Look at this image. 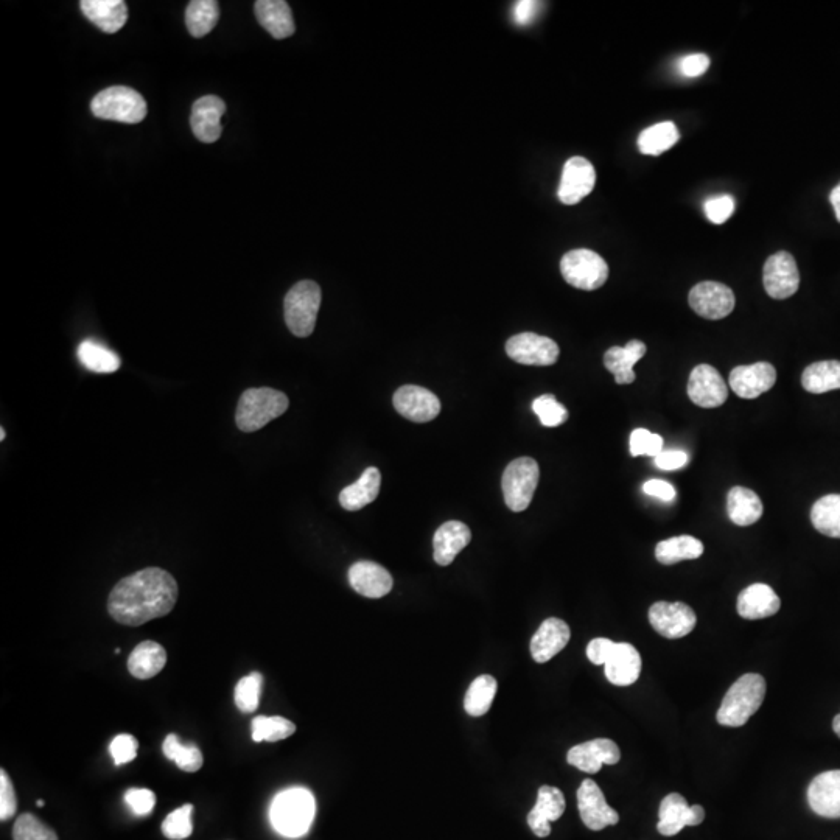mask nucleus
<instances>
[{"mask_svg":"<svg viewBox=\"0 0 840 840\" xmlns=\"http://www.w3.org/2000/svg\"><path fill=\"white\" fill-rule=\"evenodd\" d=\"M178 593L172 574L162 568H145L126 576L112 588L109 615L125 626H142L172 612Z\"/></svg>","mask_w":840,"mask_h":840,"instance_id":"obj_1","label":"nucleus"},{"mask_svg":"<svg viewBox=\"0 0 840 840\" xmlns=\"http://www.w3.org/2000/svg\"><path fill=\"white\" fill-rule=\"evenodd\" d=\"M766 680L760 674L750 672L739 677L725 694L719 708V724L724 727H742L753 714L760 710L766 697Z\"/></svg>","mask_w":840,"mask_h":840,"instance_id":"obj_2","label":"nucleus"},{"mask_svg":"<svg viewBox=\"0 0 840 840\" xmlns=\"http://www.w3.org/2000/svg\"><path fill=\"white\" fill-rule=\"evenodd\" d=\"M315 809V798L308 789H287L277 794L271 803V825L282 836H304L312 825Z\"/></svg>","mask_w":840,"mask_h":840,"instance_id":"obj_3","label":"nucleus"},{"mask_svg":"<svg viewBox=\"0 0 840 840\" xmlns=\"http://www.w3.org/2000/svg\"><path fill=\"white\" fill-rule=\"evenodd\" d=\"M290 400L273 388L246 389L238 400L235 422L245 433H254L288 410Z\"/></svg>","mask_w":840,"mask_h":840,"instance_id":"obj_4","label":"nucleus"},{"mask_svg":"<svg viewBox=\"0 0 840 840\" xmlns=\"http://www.w3.org/2000/svg\"><path fill=\"white\" fill-rule=\"evenodd\" d=\"M321 299V288L313 280H301L288 291L284 301L285 322L294 336L312 335Z\"/></svg>","mask_w":840,"mask_h":840,"instance_id":"obj_5","label":"nucleus"},{"mask_svg":"<svg viewBox=\"0 0 840 840\" xmlns=\"http://www.w3.org/2000/svg\"><path fill=\"white\" fill-rule=\"evenodd\" d=\"M91 111L98 119L139 123L147 117V102L134 89L111 86L95 95Z\"/></svg>","mask_w":840,"mask_h":840,"instance_id":"obj_6","label":"nucleus"},{"mask_svg":"<svg viewBox=\"0 0 840 840\" xmlns=\"http://www.w3.org/2000/svg\"><path fill=\"white\" fill-rule=\"evenodd\" d=\"M560 273L571 287L593 291L606 284L609 265L595 251L573 249L560 260Z\"/></svg>","mask_w":840,"mask_h":840,"instance_id":"obj_7","label":"nucleus"},{"mask_svg":"<svg viewBox=\"0 0 840 840\" xmlns=\"http://www.w3.org/2000/svg\"><path fill=\"white\" fill-rule=\"evenodd\" d=\"M539 464L532 458H518L512 461L503 473L504 501L511 511L522 512L528 509L539 484Z\"/></svg>","mask_w":840,"mask_h":840,"instance_id":"obj_8","label":"nucleus"},{"mask_svg":"<svg viewBox=\"0 0 840 840\" xmlns=\"http://www.w3.org/2000/svg\"><path fill=\"white\" fill-rule=\"evenodd\" d=\"M506 354L525 366H553L559 360L560 349L548 336L525 332L509 338Z\"/></svg>","mask_w":840,"mask_h":840,"instance_id":"obj_9","label":"nucleus"},{"mask_svg":"<svg viewBox=\"0 0 840 840\" xmlns=\"http://www.w3.org/2000/svg\"><path fill=\"white\" fill-rule=\"evenodd\" d=\"M688 302L697 315L711 321H718V319L727 318L733 312L736 298L732 288L721 282L707 280L691 288Z\"/></svg>","mask_w":840,"mask_h":840,"instance_id":"obj_10","label":"nucleus"},{"mask_svg":"<svg viewBox=\"0 0 840 840\" xmlns=\"http://www.w3.org/2000/svg\"><path fill=\"white\" fill-rule=\"evenodd\" d=\"M649 623L657 634L669 640H677L693 632L697 616L683 602L660 601L649 609Z\"/></svg>","mask_w":840,"mask_h":840,"instance_id":"obj_11","label":"nucleus"},{"mask_svg":"<svg viewBox=\"0 0 840 840\" xmlns=\"http://www.w3.org/2000/svg\"><path fill=\"white\" fill-rule=\"evenodd\" d=\"M763 284L770 298L788 299L800 287V273L794 257L786 251L777 252L764 263Z\"/></svg>","mask_w":840,"mask_h":840,"instance_id":"obj_12","label":"nucleus"},{"mask_svg":"<svg viewBox=\"0 0 840 840\" xmlns=\"http://www.w3.org/2000/svg\"><path fill=\"white\" fill-rule=\"evenodd\" d=\"M595 186L596 172L592 162L582 156H574L565 162L557 196L560 203L574 206L590 195Z\"/></svg>","mask_w":840,"mask_h":840,"instance_id":"obj_13","label":"nucleus"},{"mask_svg":"<svg viewBox=\"0 0 840 840\" xmlns=\"http://www.w3.org/2000/svg\"><path fill=\"white\" fill-rule=\"evenodd\" d=\"M392 403L400 416L417 424L431 422L441 413V400L422 386H402L392 397Z\"/></svg>","mask_w":840,"mask_h":840,"instance_id":"obj_14","label":"nucleus"},{"mask_svg":"<svg viewBox=\"0 0 840 840\" xmlns=\"http://www.w3.org/2000/svg\"><path fill=\"white\" fill-rule=\"evenodd\" d=\"M578 809L588 830L601 831L620 822V814L610 808L601 788L593 780H584L579 786Z\"/></svg>","mask_w":840,"mask_h":840,"instance_id":"obj_15","label":"nucleus"},{"mask_svg":"<svg viewBox=\"0 0 840 840\" xmlns=\"http://www.w3.org/2000/svg\"><path fill=\"white\" fill-rule=\"evenodd\" d=\"M688 397L700 408H718L727 402L728 386L710 364H699L688 380Z\"/></svg>","mask_w":840,"mask_h":840,"instance_id":"obj_16","label":"nucleus"},{"mask_svg":"<svg viewBox=\"0 0 840 840\" xmlns=\"http://www.w3.org/2000/svg\"><path fill=\"white\" fill-rule=\"evenodd\" d=\"M658 817V833L676 836L685 826H697L704 822L705 809L700 805H688L683 795L669 794L662 800Z\"/></svg>","mask_w":840,"mask_h":840,"instance_id":"obj_17","label":"nucleus"},{"mask_svg":"<svg viewBox=\"0 0 840 840\" xmlns=\"http://www.w3.org/2000/svg\"><path fill=\"white\" fill-rule=\"evenodd\" d=\"M775 382H777V371L766 361L749 364V366H738L730 372V378H728V385L741 399H756L770 388H774Z\"/></svg>","mask_w":840,"mask_h":840,"instance_id":"obj_18","label":"nucleus"},{"mask_svg":"<svg viewBox=\"0 0 840 840\" xmlns=\"http://www.w3.org/2000/svg\"><path fill=\"white\" fill-rule=\"evenodd\" d=\"M620 747L612 739L599 738L578 744L567 755L568 764L587 774H598L604 764L620 763Z\"/></svg>","mask_w":840,"mask_h":840,"instance_id":"obj_19","label":"nucleus"},{"mask_svg":"<svg viewBox=\"0 0 840 840\" xmlns=\"http://www.w3.org/2000/svg\"><path fill=\"white\" fill-rule=\"evenodd\" d=\"M226 112V103L217 95H206L193 103L190 126L196 139L204 144H214L221 137V117Z\"/></svg>","mask_w":840,"mask_h":840,"instance_id":"obj_20","label":"nucleus"},{"mask_svg":"<svg viewBox=\"0 0 840 840\" xmlns=\"http://www.w3.org/2000/svg\"><path fill=\"white\" fill-rule=\"evenodd\" d=\"M808 803L819 816L840 819V770H828L811 781Z\"/></svg>","mask_w":840,"mask_h":840,"instance_id":"obj_21","label":"nucleus"},{"mask_svg":"<svg viewBox=\"0 0 840 840\" xmlns=\"http://www.w3.org/2000/svg\"><path fill=\"white\" fill-rule=\"evenodd\" d=\"M567 808L564 794L554 786H542L537 794L536 806L528 814V825L537 837H548L551 834V822L562 817Z\"/></svg>","mask_w":840,"mask_h":840,"instance_id":"obj_22","label":"nucleus"},{"mask_svg":"<svg viewBox=\"0 0 840 840\" xmlns=\"http://www.w3.org/2000/svg\"><path fill=\"white\" fill-rule=\"evenodd\" d=\"M350 587L366 598L378 599L392 590V576L382 565L361 560L349 568Z\"/></svg>","mask_w":840,"mask_h":840,"instance_id":"obj_23","label":"nucleus"},{"mask_svg":"<svg viewBox=\"0 0 840 840\" xmlns=\"http://www.w3.org/2000/svg\"><path fill=\"white\" fill-rule=\"evenodd\" d=\"M571 638V630L565 621L548 618L540 624L532 637L531 655L537 663L550 662L560 651H564Z\"/></svg>","mask_w":840,"mask_h":840,"instance_id":"obj_24","label":"nucleus"},{"mask_svg":"<svg viewBox=\"0 0 840 840\" xmlns=\"http://www.w3.org/2000/svg\"><path fill=\"white\" fill-rule=\"evenodd\" d=\"M781 601L774 588L767 584H752L738 596L739 616L744 620H763L780 610Z\"/></svg>","mask_w":840,"mask_h":840,"instance_id":"obj_25","label":"nucleus"},{"mask_svg":"<svg viewBox=\"0 0 840 840\" xmlns=\"http://www.w3.org/2000/svg\"><path fill=\"white\" fill-rule=\"evenodd\" d=\"M472 540V532L466 523L452 522L439 526L434 534V560L441 567H448Z\"/></svg>","mask_w":840,"mask_h":840,"instance_id":"obj_26","label":"nucleus"},{"mask_svg":"<svg viewBox=\"0 0 840 840\" xmlns=\"http://www.w3.org/2000/svg\"><path fill=\"white\" fill-rule=\"evenodd\" d=\"M646 344L638 340L629 341L624 347L613 346L604 355V366L615 375L618 385L635 382L634 366L646 355Z\"/></svg>","mask_w":840,"mask_h":840,"instance_id":"obj_27","label":"nucleus"},{"mask_svg":"<svg viewBox=\"0 0 840 840\" xmlns=\"http://www.w3.org/2000/svg\"><path fill=\"white\" fill-rule=\"evenodd\" d=\"M606 677L616 686H629L637 682L641 674V655L630 643H616L607 660Z\"/></svg>","mask_w":840,"mask_h":840,"instance_id":"obj_28","label":"nucleus"},{"mask_svg":"<svg viewBox=\"0 0 840 840\" xmlns=\"http://www.w3.org/2000/svg\"><path fill=\"white\" fill-rule=\"evenodd\" d=\"M80 7L84 16L105 33L119 32L128 19L123 0H83Z\"/></svg>","mask_w":840,"mask_h":840,"instance_id":"obj_29","label":"nucleus"},{"mask_svg":"<svg viewBox=\"0 0 840 840\" xmlns=\"http://www.w3.org/2000/svg\"><path fill=\"white\" fill-rule=\"evenodd\" d=\"M260 25L273 38L285 39L293 35L296 30L293 13L285 0H259L254 5Z\"/></svg>","mask_w":840,"mask_h":840,"instance_id":"obj_30","label":"nucleus"},{"mask_svg":"<svg viewBox=\"0 0 840 840\" xmlns=\"http://www.w3.org/2000/svg\"><path fill=\"white\" fill-rule=\"evenodd\" d=\"M382 486V475L377 467H369L364 470L360 480L354 484L344 487L340 494V504L346 511H360L368 506L380 494Z\"/></svg>","mask_w":840,"mask_h":840,"instance_id":"obj_31","label":"nucleus"},{"mask_svg":"<svg viewBox=\"0 0 840 840\" xmlns=\"http://www.w3.org/2000/svg\"><path fill=\"white\" fill-rule=\"evenodd\" d=\"M167 663V652L156 641H144L137 644L128 658L131 676L139 680H148L158 676Z\"/></svg>","mask_w":840,"mask_h":840,"instance_id":"obj_32","label":"nucleus"},{"mask_svg":"<svg viewBox=\"0 0 840 840\" xmlns=\"http://www.w3.org/2000/svg\"><path fill=\"white\" fill-rule=\"evenodd\" d=\"M727 512L735 525L750 526L763 515V503L753 490L736 486L728 492Z\"/></svg>","mask_w":840,"mask_h":840,"instance_id":"obj_33","label":"nucleus"},{"mask_svg":"<svg viewBox=\"0 0 840 840\" xmlns=\"http://www.w3.org/2000/svg\"><path fill=\"white\" fill-rule=\"evenodd\" d=\"M702 554L704 543L693 536L671 537L655 546V557L663 565H676L682 560L699 559Z\"/></svg>","mask_w":840,"mask_h":840,"instance_id":"obj_34","label":"nucleus"},{"mask_svg":"<svg viewBox=\"0 0 840 840\" xmlns=\"http://www.w3.org/2000/svg\"><path fill=\"white\" fill-rule=\"evenodd\" d=\"M802 385L811 394L840 389V361L826 360L812 363L803 371Z\"/></svg>","mask_w":840,"mask_h":840,"instance_id":"obj_35","label":"nucleus"},{"mask_svg":"<svg viewBox=\"0 0 840 840\" xmlns=\"http://www.w3.org/2000/svg\"><path fill=\"white\" fill-rule=\"evenodd\" d=\"M220 5L215 0H192L187 5L186 24L193 38L209 35L218 24Z\"/></svg>","mask_w":840,"mask_h":840,"instance_id":"obj_36","label":"nucleus"},{"mask_svg":"<svg viewBox=\"0 0 840 840\" xmlns=\"http://www.w3.org/2000/svg\"><path fill=\"white\" fill-rule=\"evenodd\" d=\"M811 522L823 536L840 539V495L820 498L811 509Z\"/></svg>","mask_w":840,"mask_h":840,"instance_id":"obj_37","label":"nucleus"},{"mask_svg":"<svg viewBox=\"0 0 840 840\" xmlns=\"http://www.w3.org/2000/svg\"><path fill=\"white\" fill-rule=\"evenodd\" d=\"M680 139L679 130L672 122L657 123L646 128L638 136V150L648 156H658L677 144Z\"/></svg>","mask_w":840,"mask_h":840,"instance_id":"obj_38","label":"nucleus"},{"mask_svg":"<svg viewBox=\"0 0 840 840\" xmlns=\"http://www.w3.org/2000/svg\"><path fill=\"white\" fill-rule=\"evenodd\" d=\"M78 358H80V363L83 364L84 368L88 371L98 372V374H112L122 364L116 352H112L108 347L92 340H86L80 344Z\"/></svg>","mask_w":840,"mask_h":840,"instance_id":"obj_39","label":"nucleus"},{"mask_svg":"<svg viewBox=\"0 0 840 840\" xmlns=\"http://www.w3.org/2000/svg\"><path fill=\"white\" fill-rule=\"evenodd\" d=\"M498 683L494 677L489 674L476 677L467 690L466 699H464V710L473 718H481L487 711L490 710V705L494 702L495 694H497Z\"/></svg>","mask_w":840,"mask_h":840,"instance_id":"obj_40","label":"nucleus"},{"mask_svg":"<svg viewBox=\"0 0 840 840\" xmlns=\"http://www.w3.org/2000/svg\"><path fill=\"white\" fill-rule=\"evenodd\" d=\"M162 750H164V755L167 756L168 760L175 761L176 766L184 772H198L203 767L204 760L201 750L195 744L184 746L176 735H168L165 738Z\"/></svg>","mask_w":840,"mask_h":840,"instance_id":"obj_41","label":"nucleus"},{"mask_svg":"<svg viewBox=\"0 0 840 840\" xmlns=\"http://www.w3.org/2000/svg\"><path fill=\"white\" fill-rule=\"evenodd\" d=\"M296 732V725L280 716H257L252 721V741L277 742L290 738Z\"/></svg>","mask_w":840,"mask_h":840,"instance_id":"obj_42","label":"nucleus"},{"mask_svg":"<svg viewBox=\"0 0 840 840\" xmlns=\"http://www.w3.org/2000/svg\"><path fill=\"white\" fill-rule=\"evenodd\" d=\"M263 677L260 672H252L243 677L235 686V705L243 713H252L259 707L260 691H262Z\"/></svg>","mask_w":840,"mask_h":840,"instance_id":"obj_43","label":"nucleus"},{"mask_svg":"<svg viewBox=\"0 0 840 840\" xmlns=\"http://www.w3.org/2000/svg\"><path fill=\"white\" fill-rule=\"evenodd\" d=\"M532 411L537 414L543 427L554 428L565 424L568 411L562 403L557 402L553 394H543L532 402Z\"/></svg>","mask_w":840,"mask_h":840,"instance_id":"obj_44","label":"nucleus"},{"mask_svg":"<svg viewBox=\"0 0 840 840\" xmlns=\"http://www.w3.org/2000/svg\"><path fill=\"white\" fill-rule=\"evenodd\" d=\"M193 805L181 806L175 809L172 814H168L162 822V833L170 840H184L192 836L193 833Z\"/></svg>","mask_w":840,"mask_h":840,"instance_id":"obj_45","label":"nucleus"},{"mask_svg":"<svg viewBox=\"0 0 840 840\" xmlns=\"http://www.w3.org/2000/svg\"><path fill=\"white\" fill-rule=\"evenodd\" d=\"M14 840H60L55 831L33 814H22L14 823Z\"/></svg>","mask_w":840,"mask_h":840,"instance_id":"obj_46","label":"nucleus"},{"mask_svg":"<svg viewBox=\"0 0 840 840\" xmlns=\"http://www.w3.org/2000/svg\"><path fill=\"white\" fill-rule=\"evenodd\" d=\"M663 452V438L644 428H637L630 434L632 456H658Z\"/></svg>","mask_w":840,"mask_h":840,"instance_id":"obj_47","label":"nucleus"},{"mask_svg":"<svg viewBox=\"0 0 840 840\" xmlns=\"http://www.w3.org/2000/svg\"><path fill=\"white\" fill-rule=\"evenodd\" d=\"M137 749H139V742L134 736L123 735L116 736L112 739L111 746H109V753L112 755V760L116 766H123V764L131 763L136 760Z\"/></svg>","mask_w":840,"mask_h":840,"instance_id":"obj_48","label":"nucleus"},{"mask_svg":"<svg viewBox=\"0 0 840 840\" xmlns=\"http://www.w3.org/2000/svg\"><path fill=\"white\" fill-rule=\"evenodd\" d=\"M735 212V200L730 195L714 196L705 203V214L714 224H722Z\"/></svg>","mask_w":840,"mask_h":840,"instance_id":"obj_49","label":"nucleus"},{"mask_svg":"<svg viewBox=\"0 0 840 840\" xmlns=\"http://www.w3.org/2000/svg\"><path fill=\"white\" fill-rule=\"evenodd\" d=\"M16 809H18V798H16L13 783L7 772L2 769L0 772V820L5 822L11 819L16 814Z\"/></svg>","mask_w":840,"mask_h":840,"instance_id":"obj_50","label":"nucleus"},{"mask_svg":"<svg viewBox=\"0 0 840 840\" xmlns=\"http://www.w3.org/2000/svg\"><path fill=\"white\" fill-rule=\"evenodd\" d=\"M125 800L131 811L139 817L148 816L156 805V795L150 789H130L125 794Z\"/></svg>","mask_w":840,"mask_h":840,"instance_id":"obj_51","label":"nucleus"},{"mask_svg":"<svg viewBox=\"0 0 840 840\" xmlns=\"http://www.w3.org/2000/svg\"><path fill=\"white\" fill-rule=\"evenodd\" d=\"M710 63V58L704 53H693L680 60L679 69L686 78H697L707 72Z\"/></svg>","mask_w":840,"mask_h":840,"instance_id":"obj_52","label":"nucleus"},{"mask_svg":"<svg viewBox=\"0 0 840 840\" xmlns=\"http://www.w3.org/2000/svg\"><path fill=\"white\" fill-rule=\"evenodd\" d=\"M615 646V641L609 640V638H595L587 646L588 660L593 665H606Z\"/></svg>","mask_w":840,"mask_h":840,"instance_id":"obj_53","label":"nucleus"},{"mask_svg":"<svg viewBox=\"0 0 840 840\" xmlns=\"http://www.w3.org/2000/svg\"><path fill=\"white\" fill-rule=\"evenodd\" d=\"M655 466L662 470L682 469L688 464V455L682 450H668L654 458Z\"/></svg>","mask_w":840,"mask_h":840,"instance_id":"obj_54","label":"nucleus"},{"mask_svg":"<svg viewBox=\"0 0 840 840\" xmlns=\"http://www.w3.org/2000/svg\"><path fill=\"white\" fill-rule=\"evenodd\" d=\"M643 490L644 494L651 495V497L658 498V500L666 501V503L676 498V489L668 481H648V483H644Z\"/></svg>","mask_w":840,"mask_h":840,"instance_id":"obj_55","label":"nucleus"},{"mask_svg":"<svg viewBox=\"0 0 840 840\" xmlns=\"http://www.w3.org/2000/svg\"><path fill=\"white\" fill-rule=\"evenodd\" d=\"M539 2H532V0H522L517 2L514 8V19L518 25H528L536 18L537 10H539Z\"/></svg>","mask_w":840,"mask_h":840,"instance_id":"obj_56","label":"nucleus"},{"mask_svg":"<svg viewBox=\"0 0 840 840\" xmlns=\"http://www.w3.org/2000/svg\"><path fill=\"white\" fill-rule=\"evenodd\" d=\"M830 201L833 204L834 212H836L837 221L840 223V182L831 190Z\"/></svg>","mask_w":840,"mask_h":840,"instance_id":"obj_57","label":"nucleus"},{"mask_svg":"<svg viewBox=\"0 0 840 840\" xmlns=\"http://www.w3.org/2000/svg\"><path fill=\"white\" fill-rule=\"evenodd\" d=\"M834 733L840 738V714H837L833 721Z\"/></svg>","mask_w":840,"mask_h":840,"instance_id":"obj_58","label":"nucleus"},{"mask_svg":"<svg viewBox=\"0 0 840 840\" xmlns=\"http://www.w3.org/2000/svg\"><path fill=\"white\" fill-rule=\"evenodd\" d=\"M0 439H2V441H4V439H5V430H4V428H0Z\"/></svg>","mask_w":840,"mask_h":840,"instance_id":"obj_59","label":"nucleus"},{"mask_svg":"<svg viewBox=\"0 0 840 840\" xmlns=\"http://www.w3.org/2000/svg\"><path fill=\"white\" fill-rule=\"evenodd\" d=\"M36 805H38L39 808H41V806L46 805V802H44V800H38V802H36Z\"/></svg>","mask_w":840,"mask_h":840,"instance_id":"obj_60","label":"nucleus"}]
</instances>
